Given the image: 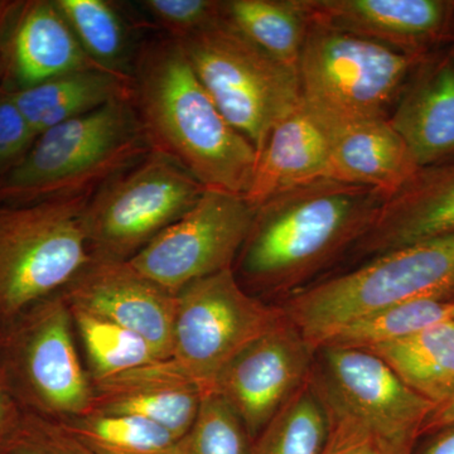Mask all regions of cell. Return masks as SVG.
<instances>
[{
  "mask_svg": "<svg viewBox=\"0 0 454 454\" xmlns=\"http://www.w3.org/2000/svg\"><path fill=\"white\" fill-rule=\"evenodd\" d=\"M134 109L152 151L175 160L206 190L247 196L258 152L220 112L175 38L143 44Z\"/></svg>",
  "mask_w": 454,
  "mask_h": 454,
  "instance_id": "cell-1",
  "label": "cell"
},
{
  "mask_svg": "<svg viewBox=\"0 0 454 454\" xmlns=\"http://www.w3.org/2000/svg\"><path fill=\"white\" fill-rule=\"evenodd\" d=\"M381 191L324 178L256 208L232 270L244 289L282 294L354 249L387 200Z\"/></svg>",
  "mask_w": 454,
  "mask_h": 454,
  "instance_id": "cell-2",
  "label": "cell"
},
{
  "mask_svg": "<svg viewBox=\"0 0 454 454\" xmlns=\"http://www.w3.org/2000/svg\"><path fill=\"white\" fill-rule=\"evenodd\" d=\"M131 97L40 134L26 157L0 176V206L92 196L139 162L152 149Z\"/></svg>",
  "mask_w": 454,
  "mask_h": 454,
  "instance_id": "cell-3",
  "label": "cell"
},
{
  "mask_svg": "<svg viewBox=\"0 0 454 454\" xmlns=\"http://www.w3.org/2000/svg\"><path fill=\"white\" fill-rule=\"evenodd\" d=\"M424 298L454 300V235L373 256L363 267L293 293L282 309L316 349L340 325Z\"/></svg>",
  "mask_w": 454,
  "mask_h": 454,
  "instance_id": "cell-4",
  "label": "cell"
},
{
  "mask_svg": "<svg viewBox=\"0 0 454 454\" xmlns=\"http://www.w3.org/2000/svg\"><path fill=\"white\" fill-rule=\"evenodd\" d=\"M90 197L0 206V328L64 291L89 264Z\"/></svg>",
  "mask_w": 454,
  "mask_h": 454,
  "instance_id": "cell-5",
  "label": "cell"
},
{
  "mask_svg": "<svg viewBox=\"0 0 454 454\" xmlns=\"http://www.w3.org/2000/svg\"><path fill=\"white\" fill-rule=\"evenodd\" d=\"M74 336L61 292L0 328V372L22 411L59 423L91 411L94 385Z\"/></svg>",
  "mask_w": 454,
  "mask_h": 454,
  "instance_id": "cell-6",
  "label": "cell"
},
{
  "mask_svg": "<svg viewBox=\"0 0 454 454\" xmlns=\"http://www.w3.org/2000/svg\"><path fill=\"white\" fill-rule=\"evenodd\" d=\"M176 41L220 112L256 152L271 128L300 106L298 73L260 50L223 16Z\"/></svg>",
  "mask_w": 454,
  "mask_h": 454,
  "instance_id": "cell-7",
  "label": "cell"
},
{
  "mask_svg": "<svg viewBox=\"0 0 454 454\" xmlns=\"http://www.w3.org/2000/svg\"><path fill=\"white\" fill-rule=\"evenodd\" d=\"M205 191L175 160L149 152L90 197L83 226L91 258L129 262L187 214Z\"/></svg>",
  "mask_w": 454,
  "mask_h": 454,
  "instance_id": "cell-8",
  "label": "cell"
},
{
  "mask_svg": "<svg viewBox=\"0 0 454 454\" xmlns=\"http://www.w3.org/2000/svg\"><path fill=\"white\" fill-rule=\"evenodd\" d=\"M420 57L317 25L301 52V98L342 118L389 119Z\"/></svg>",
  "mask_w": 454,
  "mask_h": 454,
  "instance_id": "cell-9",
  "label": "cell"
},
{
  "mask_svg": "<svg viewBox=\"0 0 454 454\" xmlns=\"http://www.w3.org/2000/svg\"><path fill=\"white\" fill-rule=\"evenodd\" d=\"M284 316L282 307L244 289L232 268L202 278L176 294L170 358L208 393L221 372Z\"/></svg>",
  "mask_w": 454,
  "mask_h": 454,
  "instance_id": "cell-10",
  "label": "cell"
},
{
  "mask_svg": "<svg viewBox=\"0 0 454 454\" xmlns=\"http://www.w3.org/2000/svg\"><path fill=\"white\" fill-rule=\"evenodd\" d=\"M255 212L245 196L206 190L187 214L129 262L177 294L188 284L234 267Z\"/></svg>",
  "mask_w": 454,
  "mask_h": 454,
  "instance_id": "cell-11",
  "label": "cell"
},
{
  "mask_svg": "<svg viewBox=\"0 0 454 454\" xmlns=\"http://www.w3.org/2000/svg\"><path fill=\"white\" fill-rule=\"evenodd\" d=\"M312 379L325 402L356 418L378 443L414 446L435 406L367 349L316 348Z\"/></svg>",
  "mask_w": 454,
  "mask_h": 454,
  "instance_id": "cell-12",
  "label": "cell"
},
{
  "mask_svg": "<svg viewBox=\"0 0 454 454\" xmlns=\"http://www.w3.org/2000/svg\"><path fill=\"white\" fill-rule=\"evenodd\" d=\"M315 354L306 337L284 316L221 372L211 391L234 409L254 441L309 380Z\"/></svg>",
  "mask_w": 454,
  "mask_h": 454,
  "instance_id": "cell-13",
  "label": "cell"
},
{
  "mask_svg": "<svg viewBox=\"0 0 454 454\" xmlns=\"http://www.w3.org/2000/svg\"><path fill=\"white\" fill-rule=\"evenodd\" d=\"M61 293L68 306L115 322L145 337L163 360L172 357L176 294L129 262L91 258Z\"/></svg>",
  "mask_w": 454,
  "mask_h": 454,
  "instance_id": "cell-14",
  "label": "cell"
},
{
  "mask_svg": "<svg viewBox=\"0 0 454 454\" xmlns=\"http://www.w3.org/2000/svg\"><path fill=\"white\" fill-rule=\"evenodd\" d=\"M450 235H454V160L418 169L387 197L354 249L378 256Z\"/></svg>",
  "mask_w": 454,
  "mask_h": 454,
  "instance_id": "cell-15",
  "label": "cell"
},
{
  "mask_svg": "<svg viewBox=\"0 0 454 454\" xmlns=\"http://www.w3.org/2000/svg\"><path fill=\"white\" fill-rule=\"evenodd\" d=\"M317 25L420 57L443 35L450 3L442 0H306Z\"/></svg>",
  "mask_w": 454,
  "mask_h": 454,
  "instance_id": "cell-16",
  "label": "cell"
},
{
  "mask_svg": "<svg viewBox=\"0 0 454 454\" xmlns=\"http://www.w3.org/2000/svg\"><path fill=\"white\" fill-rule=\"evenodd\" d=\"M90 413L143 418L184 438L192 428L203 391L172 360H158L95 382Z\"/></svg>",
  "mask_w": 454,
  "mask_h": 454,
  "instance_id": "cell-17",
  "label": "cell"
},
{
  "mask_svg": "<svg viewBox=\"0 0 454 454\" xmlns=\"http://www.w3.org/2000/svg\"><path fill=\"white\" fill-rule=\"evenodd\" d=\"M310 107L330 137L328 178L375 188L389 197L419 169L389 119L342 118Z\"/></svg>",
  "mask_w": 454,
  "mask_h": 454,
  "instance_id": "cell-18",
  "label": "cell"
},
{
  "mask_svg": "<svg viewBox=\"0 0 454 454\" xmlns=\"http://www.w3.org/2000/svg\"><path fill=\"white\" fill-rule=\"evenodd\" d=\"M101 67L82 49L55 2L26 3L18 13L4 56L2 89L31 88L61 74Z\"/></svg>",
  "mask_w": 454,
  "mask_h": 454,
  "instance_id": "cell-19",
  "label": "cell"
},
{
  "mask_svg": "<svg viewBox=\"0 0 454 454\" xmlns=\"http://www.w3.org/2000/svg\"><path fill=\"white\" fill-rule=\"evenodd\" d=\"M330 137L325 122L303 100L269 131L258 151L252 186L254 207L294 188L328 178Z\"/></svg>",
  "mask_w": 454,
  "mask_h": 454,
  "instance_id": "cell-20",
  "label": "cell"
},
{
  "mask_svg": "<svg viewBox=\"0 0 454 454\" xmlns=\"http://www.w3.org/2000/svg\"><path fill=\"white\" fill-rule=\"evenodd\" d=\"M419 168L454 155V61L430 66L408 83L389 118Z\"/></svg>",
  "mask_w": 454,
  "mask_h": 454,
  "instance_id": "cell-21",
  "label": "cell"
},
{
  "mask_svg": "<svg viewBox=\"0 0 454 454\" xmlns=\"http://www.w3.org/2000/svg\"><path fill=\"white\" fill-rule=\"evenodd\" d=\"M9 94L38 137L116 98H130L133 77L131 74L98 68L74 71Z\"/></svg>",
  "mask_w": 454,
  "mask_h": 454,
  "instance_id": "cell-22",
  "label": "cell"
},
{
  "mask_svg": "<svg viewBox=\"0 0 454 454\" xmlns=\"http://www.w3.org/2000/svg\"><path fill=\"white\" fill-rule=\"evenodd\" d=\"M367 351L384 360L406 387L435 406L454 393V319Z\"/></svg>",
  "mask_w": 454,
  "mask_h": 454,
  "instance_id": "cell-23",
  "label": "cell"
},
{
  "mask_svg": "<svg viewBox=\"0 0 454 454\" xmlns=\"http://www.w3.org/2000/svg\"><path fill=\"white\" fill-rule=\"evenodd\" d=\"M223 16L260 50L298 73L310 26L306 0H227Z\"/></svg>",
  "mask_w": 454,
  "mask_h": 454,
  "instance_id": "cell-24",
  "label": "cell"
},
{
  "mask_svg": "<svg viewBox=\"0 0 454 454\" xmlns=\"http://www.w3.org/2000/svg\"><path fill=\"white\" fill-rule=\"evenodd\" d=\"M330 427V411L310 373L254 439L250 454H321Z\"/></svg>",
  "mask_w": 454,
  "mask_h": 454,
  "instance_id": "cell-25",
  "label": "cell"
},
{
  "mask_svg": "<svg viewBox=\"0 0 454 454\" xmlns=\"http://www.w3.org/2000/svg\"><path fill=\"white\" fill-rule=\"evenodd\" d=\"M454 317V300L424 298L376 310L340 325L321 346L372 349L405 339Z\"/></svg>",
  "mask_w": 454,
  "mask_h": 454,
  "instance_id": "cell-26",
  "label": "cell"
},
{
  "mask_svg": "<svg viewBox=\"0 0 454 454\" xmlns=\"http://www.w3.org/2000/svg\"><path fill=\"white\" fill-rule=\"evenodd\" d=\"M68 307L74 333L82 340L86 370L92 384L163 360L157 349L140 334L88 310Z\"/></svg>",
  "mask_w": 454,
  "mask_h": 454,
  "instance_id": "cell-27",
  "label": "cell"
},
{
  "mask_svg": "<svg viewBox=\"0 0 454 454\" xmlns=\"http://www.w3.org/2000/svg\"><path fill=\"white\" fill-rule=\"evenodd\" d=\"M61 424L94 454H182L184 438L143 418L88 413Z\"/></svg>",
  "mask_w": 454,
  "mask_h": 454,
  "instance_id": "cell-28",
  "label": "cell"
},
{
  "mask_svg": "<svg viewBox=\"0 0 454 454\" xmlns=\"http://www.w3.org/2000/svg\"><path fill=\"white\" fill-rule=\"evenodd\" d=\"M82 49L97 64L116 73L125 71L128 35L121 18L104 0H55Z\"/></svg>",
  "mask_w": 454,
  "mask_h": 454,
  "instance_id": "cell-29",
  "label": "cell"
},
{
  "mask_svg": "<svg viewBox=\"0 0 454 454\" xmlns=\"http://www.w3.org/2000/svg\"><path fill=\"white\" fill-rule=\"evenodd\" d=\"M252 442L234 409L210 391L203 394L195 423L182 442V454H250Z\"/></svg>",
  "mask_w": 454,
  "mask_h": 454,
  "instance_id": "cell-30",
  "label": "cell"
},
{
  "mask_svg": "<svg viewBox=\"0 0 454 454\" xmlns=\"http://www.w3.org/2000/svg\"><path fill=\"white\" fill-rule=\"evenodd\" d=\"M0 454H94L64 424L23 411L0 441Z\"/></svg>",
  "mask_w": 454,
  "mask_h": 454,
  "instance_id": "cell-31",
  "label": "cell"
},
{
  "mask_svg": "<svg viewBox=\"0 0 454 454\" xmlns=\"http://www.w3.org/2000/svg\"><path fill=\"white\" fill-rule=\"evenodd\" d=\"M142 4L175 40H182L223 17V2L216 0H145Z\"/></svg>",
  "mask_w": 454,
  "mask_h": 454,
  "instance_id": "cell-32",
  "label": "cell"
},
{
  "mask_svg": "<svg viewBox=\"0 0 454 454\" xmlns=\"http://www.w3.org/2000/svg\"><path fill=\"white\" fill-rule=\"evenodd\" d=\"M37 134L7 90L0 88V176L17 166L35 145Z\"/></svg>",
  "mask_w": 454,
  "mask_h": 454,
  "instance_id": "cell-33",
  "label": "cell"
},
{
  "mask_svg": "<svg viewBox=\"0 0 454 454\" xmlns=\"http://www.w3.org/2000/svg\"><path fill=\"white\" fill-rule=\"evenodd\" d=\"M325 403L330 411L331 427L321 454H375L378 441L372 432L342 409L325 400Z\"/></svg>",
  "mask_w": 454,
  "mask_h": 454,
  "instance_id": "cell-34",
  "label": "cell"
},
{
  "mask_svg": "<svg viewBox=\"0 0 454 454\" xmlns=\"http://www.w3.org/2000/svg\"><path fill=\"white\" fill-rule=\"evenodd\" d=\"M22 413V408L12 395L7 382L0 372V441L16 426Z\"/></svg>",
  "mask_w": 454,
  "mask_h": 454,
  "instance_id": "cell-35",
  "label": "cell"
},
{
  "mask_svg": "<svg viewBox=\"0 0 454 454\" xmlns=\"http://www.w3.org/2000/svg\"><path fill=\"white\" fill-rule=\"evenodd\" d=\"M454 424V393L448 397L446 402L434 406L432 413L427 418L424 422L420 435L432 434V433L438 432V430L446 428V427L453 426Z\"/></svg>",
  "mask_w": 454,
  "mask_h": 454,
  "instance_id": "cell-36",
  "label": "cell"
},
{
  "mask_svg": "<svg viewBox=\"0 0 454 454\" xmlns=\"http://www.w3.org/2000/svg\"><path fill=\"white\" fill-rule=\"evenodd\" d=\"M429 435L419 454H454V424Z\"/></svg>",
  "mask_w": 454,
  "mask_h": 454,
  "instance_id": "cell-37",
  "label": "cell"
},
{
  "mask_svg": "<svg viewBox=\"0 0 454 454\" xmlns=\"http://www.w3.org/2000/svg\"><path fill=\"white\" fill-rule=\"evenodd\" d=\"M414 446H393V444H376L375 454H411Z\"/></svg>",
  "mask_w": 454,
  "mask_h": 454,
  "instance_id": "cell-38",
  "label": "cell"
},
{
  "mask_svg": "<svg viewBox=\"0 0 454 454\" xmlns=\"http://www.w3.org/2000/svg\"><path fill=\"white\" fill-rule=\"evenodd\" d=\"M18 8V3L0 2V31L7 22L9 16L13 14L14 9Z\"/></svg>",
  "mask_w": 454,
  "mask_h": 454,
  "instance_id": "cell-39",
  "label": "cell"
},
{
  "mask_svg": "<svg viewBox=\"0 0 454 454\" xmlns=\"http://www.w3.org/2000/svg\"><path fill=\"white\" fill-rule=\"evenodd\" d=\"M453 319H454V317H453Z\"/></svg>",
  "mask_w": 454,
  "mask_h": 454,
  "instance_id": "cell-40",
  "label": "cell"
}]
</instances>
